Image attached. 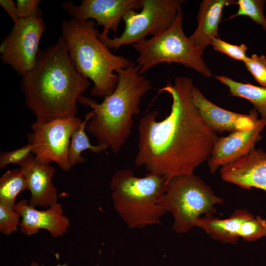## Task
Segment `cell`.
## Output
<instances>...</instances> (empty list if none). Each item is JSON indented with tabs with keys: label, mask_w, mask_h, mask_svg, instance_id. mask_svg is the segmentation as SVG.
<instances>
[{
	"label": "cell",
	"mask_w": 266,
	"mask_h": 266,
	"mask_svg": "<svg viewBox=\"0 0 266 266\" xmlns=\"http://www.w3.org/2000/svg\"><path fill=\"white\" fill-rule=\"evenodd\" d=\"M181 7L171 26L152 37L132 45L138 53L134 63L143 75L155 66L161 63L180 64L206 77L212 73L182 28Z\"/></svg>",
	"instance_id": "obj_7"
},
{
	"label": "cell",
	"mask_w": 266,
	"mask_h": 266,
	"mask_svg": "<svg viewBox=\"0 0 266 266\" xmlns=\"http://www.w3.org/2000/svg\"><path fill=\"white\" fill-rule=\"evenodd\" d=\"M220 175L224 181L241 188H256L266 191V152L254 148L221 167Z\"/></svg>",
	"instance_id": "obj_15"
},
{
	"label": "cell",
	"mask_w": 266,
	"mask_h": 266,
	"mask_svg": "<svg viewBox=\"0 0 266 266\" xmlns=\"http://www.w3.org/2000/svg\"><path fill=\"white\" fill-rule=\"evenodd\" d=\"M20 169L26 178L31 193L30 205L47 208L58 202L57 189L52 182L55 172L54 167L38 162L32 154L20 166Z\"/></svg>",
	"instance_id": "obj_16"
},
{
	"label": "cell",
	"mask_w": 266,
	"mask_h": 266,
	"mask_svg": "<svg viewBox=\"0 0 266 266\" xmlns=\"http://www.w3.org/2000/svg\"><path fill=\"white\" fill-rule=\"evenodd\" d=\"M211 45L215 50L225 54L234 60L244 62L248 57L246 55L247 47L244 44L233 45L219 37H215L213 39Z\"/></svg>",
	"instance_id": "obj_27"
},
{
	"label": "cell",
	"mask_w": 266,
	"mask_h": 266,
	"mask_svg": "<svg viewBox=\"0 0 266 266\" xmlns=\"http://www.w3.org/2000/svg\"><path fill=\"white\" fill-rule=\"evenodd\" d=\"M0 4L9 14L14 23L20 19L15 2L12 0H0Z\"/></svg>",
	"instance_id": "obj_29"
},
{
	"label": "cell",
	"mask_w": 266,
	"mask_h": 266,
	"mask_svg": "<svg viewBox=\"0 0 266 266\" xmlns=\"http://www.w3.org/2000/svg\"><path fill=\"white\" fill-rule=\"evenodd\" d=\"M235 4L236 1L232 0H203L200 3L197 16L198 27L188 38L201 56L213 39L219 37L218 27L223 8Z\"/></svg>",
	"instance_id": "obj_17"
},
{
	"label": "cell",
	"mask_w": 266,
	"mask_h": 266,
	"mask_svg": "<svg viewBox=\"0 0 266 266\" xmlns=\"http://www.w3.org/2000/svg\"><path fill=\"white\" fill-rule=\"evenodd\" d=\"M30 266H44L43 264H39L35 261H33L30 264ZM56 266H68V264L66 263H64L63 264H58ZM96 266H99L98 264Z\"/></svg>",
	"instance_id": "obj_30"
},
{
	"label": "cell",
	"mask_w": 266,
	"mask_h": 266,
	"mask_svg": "<svg viewBox=\"0 0 266 266\" xmlns=\"http://www.w3.org/2000/svg\"><path fill=\"white\" fill-rule=\"evenodd\" d=\"M15 209L21 216L20 231L27 236L43 229L57 238L63 236L70 224L69 219L64 215L62 204L58 202L39 210L30 205L27 200H22L16 203Z\"/></svg>",
	"instance_id": "obj_14"
},
{
	"label": "cell",
	"mask_w": 266,
	"mask_h": 266,
	"mask_svg": "<svg viewBox=\"0 0 266 266\" xmlns=\"http://www.w3.org/2000/svg\"><path fill=\"white\" fill-rule=\"evenodd\" d=\"M247 70L262 86L266 87V59L264 55L253 54L244 62Z\"/></svg>",
	"instance_id": "obj_26"
},
{
	"label": "cell",
	"mask_w": 266,
	"mask_h": 266,
	"mask_svg": "<svg viewBox=\"0 0 266 266\" xmlns=\"http://www.w3.org/2000/svg\"><path fill=\"white\" fill-rule=\"evenodd\" d=\"M61 8L71 18L78 21L93 20L97 26H102L100 35L108 36L110 30L115 33L125 14L130 10L141 9V0H82L75 5L72 0L65 1Z\"/></svg>",
	"instance_id": "obj_11"
},
{
	"label": "cell",
	"mask_w": 266,
	"mask_h": 266,
	"mask_svg": "<svg viewBox=\"0 0 266 266\" xmlns=\"http://www.w3.org/2000/svg\"><path fill=\"white\" fill-rule=\"evenodd\" d=\"M33 146L27 143L14 150L0 154V169L10 164L20 166L32 155Z\"/></svg>",
	"instance_id": "obj_25"
},
{
	"label": "cell",
	"mask_w": 266,
	"mask_h": 266,
	"mask_svg": "<svg viewBox=\"0 0 266 266\" xmlns=\"http://www.w3.org/2000/svg\"><path fill=\"white\" fill-rule=\"evenodd\" d=\"M253 216L246 209H238L226 219L202 216L196 221L195 227L202 229L216 240L234 244L239 238L238 232L241 225Z\"/></svg>",
	"instance_id": "obj_18"
},
{
	"label": "cell",
	"mask_w": 266,
	"mask_h": 266,
	"mask_svg": "<svg viewBox=\"0 0 266 266\" xmlns=\"http://www.w3.org/2000/svg\"><path fill=\"white\" fill-rule=\"evenodd\" d=\"M40 0H17L16 2L19 19L41 17Z\"/></svg>",
	"instance_id": "obj_28"
},
{
	"label": "cell",
	"mask_w": 266,
	"mask_h": 266,
	"mask_svg": "<svg viewBox=\"0 0 266 266\" xmlns=\"http://www.w3.org/2000/svg\"><path fill=\"white\" fill-rule=\"evenodd\" d=\"M236 4L238 5L236 13L231 15L228 19L238 16H247L266 31V19L264 15L265 0H238Z\"/></svg>",
	"instance_id": "obj_22"
},
{
	"label": "cell",
	"mask_w": 266,
	"mask_h": 266,
	"mask_svg": "<svg viewBox=\"0 0 266 266\" xmlns=\"http://www.w3.org/2000/svg\"><path fill=\"white\" fill-rule=\"evenodd\" d=\"M167 180L157 174L135 176L129 169L115 172L110 182L114 208L130 229L161 225L166 211L159 201L165 192Z\"/></svg>",
	"instance_id": "obj_5"
},
{
	"label": "cell",
	"mask_w": 266,
	"mask_h": 266,
	"mask_svg": "<svg viewBox=\"0 0 266 266\" xmlns=\"http://www.w3.org/2000/svg\"><path fill=\"white\" fill-rule=\"evenodd\" d=\"M193 101L205 123L217 133L233 132L252 128L257 121L254 108L249 114H240L220 107L207 100L194 85L191 91Z\"/></svg>",
	"instance_id": "obj_13"
},
{
	"label": "cell",
	"mask_w": 266,
	"mask_h": 266,
	"mask_svg": "<svg viewBox=\"0 0 266 266\" xmlns=\"http://www.w3.org/2000/svg\"><path fill=\"white\" fill-rule=\"evenodd\" d=\"M139 66L132 63L116 71L118 81L114 91L101 103L81 96L78 102L92 108L93 115L86 131L118 154L132 133L133 118L140 112L142 98L152 89L151 80L139 73Z\"/></svg>",
	"instance_id": "obj_3"
},
{
	"label": "cell",
	"mask_w": 266,
	"mask_h": 266,
	"mask_svg": "<svg viewBox=\"0 0 266 266\" xmlns=\"http://www.w3.org/2000/svg\"><path fill=\"white\" fill-rule=\"evenodd\" d=\"M215 78L228 88L231 96L250 101L261 118L266 120V87L237 82L224 75L215 76Z\"/></svg>",
	"instance_id": "obj_19"
},
{
	"label": "cell",
	"mask_w": 266,
	"mask_h": 266,
	"mask_svg": "<svg viewBox=\"0 0 266 266\" xmlns=\"http://www.w3.org/2000/svg\"><path fill=\"white\" fill-rule=\"evenodd\" d=\"M79 117L55 118L49 121L36 120L27 134L28 143L33 146L32 153L38 162L44 164L55 163L64 171L71 166L68 154L71 136L81 126Z\"/></svg>",
	"instance_id": "obj_9"
},
{
	"label": "cell",
	"mask_w": 266,
	"mask_h": 266,
	"mask_svg": "<svg viewBox=\"0 0 266 266\" xmlns=\"http://www.w3.org/2000/svg\"><path fill=\"white\" fill-rule=\"evenodd\" d=\"M46 30L41 17L20 19L0 44V58L21 77L34 66L40 39Z\"/></svg>",
	"instance_id": "obj_10"
},
{
	"label": "cell",
	"mask_w": 266,
	"mask_h": 266,
	"mask_svg": "<svg viewBox=\"0 0 266 266\" xmlns=\"http://www.w3.org/2000/svg\"><path fill=\"white\" fill-rule=\"evenodd\" d=\"M193 80L177 76L174 84L158 89L172 99L170 112L164 119L157 120L159 111L152 110L139 122L136 166L148 173L164 177L194 173L208 161L218 138L217 133L203 120L195 105L191 91Z\"/></svg>",
	"instance_id": "obj_1"
},
{
	"label": "cell",
	"mask_w": 266,
	"mask_h": 266,
	"mask_svg": "<svg viewBox=\"0 0 266 266\" xmlns=\"http://www.w3.org/2000/svg\"><path fill=\"white\" fill-rule=\"evenodd\" d=\"M90 85L77 70L61 36L40 50L34 66L21 81L27 107L41 121L76 116L78 99Z\"/></svg>",
	"instance_id": "obj_2"
},
{
	"label": "cell",
	"mask_w": 266,
	"mask_h": 266,
	"mask_svg": "<svg viewBox=\"0 0 266 266\" xmlns=\"http://www.w3.org/2000/svg\"><path fill=\"white\" fill-rule=\"evenodd\" d=\"M266 126V120L259 119L249 130L232 132L229 135L218 137L216 141L208 166L211 173L248 154L255 148L262 136L260 134Z\"/></svg>",
	"instance_id": "obj_12"
},
{
	"label": "cell",
	"mask_w": 266,
	"mask_h": 266,
	"mask_svg": "<svg viewBox=\"0 0 266 266\" xmlns=\"http://www.w3.org/2000/svg\"><path fill=\"white\" fill-rule=\"evenodd\" d=\"M238 236L246 241H253L266 236V221L260 216H254L241 226Z\"/></svg>",
	"instance_id": "obj_23"
},
{
	"label": "cell",
	"mask_w": 266,
	"mask_h": 266,
	"mask_svg": "<svg viewBox=\"0 0 266 266\" xmlns=\"http://www.w3.org/2000/svg\"><path fill=\"white\" fill-rule=\"evenodd\" d=\"M211 187L194 173L172 177L159 204L173 216L172 229L178 233H187L202 216L216 213V205L224 204Z\"/></svg>",
	"instance_id": "obj_6"
},
{
	"label": "cell",
	"mask_w": 266,
	"mask_h": 266,
	"mask_svg": "<svg viewBox=\"0 0 266 266\" xmlns=\"http://www.w3.org/2000/svg\"><path fill=\"white\" fill-rule=\"evenodd\" d=\"M21 216L13 207L0 202V232L6 235L15 232L20 226Z\"/></svg>",
	"instance_id": "obj_24"
},
{
	"label": "cell",
	"mask_w": 266,
	"mask_h": 266,
	"mask_svg": "<svg viewBox=\"0 0 266 266\" xmlns=\"http://www.w3.org/2000/svg\"><path fill=\"white\" fill-rule=\"evenodd\" d=\"M183 0H141L140 12L127 11L122 20L125 28L122 34L113 38L99 37L110 50L140 42L148 35L154 36L169 27L174 21Z\"/></svg>",
	"instance_id": "obj_8"
},
{
	"label": "cell",
	"mask_w": 266,
	"mask_h": 266,
	"mask_svg": "<svg viewBox=\"0 0 266 266\" xmlns=\"http://www.w3.org/2000/svg\"><path fill=\"white\" fill-rule=\"evenodd\" d=\"M96 26L93 20L65 19L61 23V36L78 71L93 81L91 95L104 98L116 87V71L132 62L112 53L99 38Z\"/></svg>",
	"instance_id": "obj_4"
},
{
	"label": "cell",
	"mask_w": 266,
	"mask_h": 266,
	"mask_svg": "<svg viewBox=\"0 0 266 266\" xmlns=\"http://www.w3.org/2000/svg\"><path fill=\"white\" fill-rule=\"evenodd\" d=\"M93 115L92 110L88 112L80 127L73 132L71 136L68 154V161L71 166L85 162L86 159L82 155V153L85 150H89L93 153L99 154L109 148L105 144L93 145L90 142L86 133V126Z\"/></svg>",
	"instance_id": "obj_20"
},
{
	"label": "cell",
	"mask_w": 266,
	"mask_h": 266,
	"mask_svg": "<svg viewBox=\"0 0 266 266\" xmlns=\"http://www.w3.org/2000/svg\"><path fill=\"white\" fill-rule=\"evenodd\" d=\"M26 190H28V183L21 170H8L0 177V202L15 207L16 198Z\"/></svg>",
	"instance_id": "obj_21"
}]
</instances>
